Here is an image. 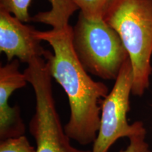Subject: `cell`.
<instances>
[{"label": "cell", "instance_id": "cell-1", "mask_svg": "<svg viewBox=\"0 0 152 152\" xmlns=\"http://www.w3.org/2000/svg\"><path fill=\"white\" fill-rule=\"evenodd\" d=\"M37 35L52 47L54 54L47 52L45 56L51 75L68 96L70 117L64 126L66 134L81 145L93 143L99 128L101 104L109 88L94 80L83 66L74 48L73 28L69 24L37 30Z\"/></svg>", "mask_w": 152, "mask_h": 152}, {"label": "cell", "instance_id": "cell-2", "mask_svg": "<svg viewBox=\"0 0 152 152\" xmlns=\"http://www.w3.org/2000/svg\"><path fill=\"white\" fill-rule=\"evenodd\" d=\"M103 18L118 34L128 53L132 94L142 96L152 74V0H111Z\"/></svg>", "mask_w": 152, "mask_h": 152}, {"label": "cell", "instance_id": "cell-3", "mask_svg": "<svg viewBox=\"0 0 152 152\" xmlns=\"http://www.w3.org/2000/svg\"><path fill=\"white\" fill-rule=\"evenodd\" d=\"M24 73L35 92V113L29 130L35 140L36 152H90L72 145L64 130L53 94L49 60L43 56L34 58Z\"/></svg>", "mask_w": 152, "mask_h": 152}, {"label": "cell", "instance_id": "cell-4", "mask_svg": "<svg viewBox=\"0 0 152 152\" xmlns=\"http://www.w3.org/2000/svg\"><path fill=\"white\" fill-rule=\"evenodd\" d=\"M73 40L77 56L86 71L106 80L116 79L129 58L118 34L104 18L92 21L80 14L73 28Z\"/></svg>", "mask_w": 152, "mask_h": 152}, {"label": "cell", "instance_id": "cell-5", "mask_svg": "<svg viewBox=\"0 0 152 152\" xmlns=\"http://www.w3.org/2000/svg\"><path fill=\"white\" fill-rule=\"evenodd\" d=\"M132 88V68L128 58L115 80L113 88L101 104L99 128L90 152H109L119 139H128L146 130L144 123L136 121L130 124V97Z\"/></svg>", "mask_w": 152, "mask_h": 152}, {"label": "cell", "instance_id": "cell-6", "mask_svg": "<svg viewBox=\"0 0 152 152\" xmlns=\"http://www.w3.org/2000/svg\"><path fill=\"white\" fill-rule=\"evenodd\" d=\"M12 15L0 9V52L6 54L8 62L17 58L28 64L34 58L46 56L37 30Z\"/></svg>", "mask_w": 152, "mask_h": 152}, {"label": "cell", "instance_id": "cell-7", "mask_svg": "<svg viewBox=\"0 0 152 152\" xmlns=\"http://www.w3.org/2000/svg\"><path fill=\"white\" fill-rule=\"evenodd\" d=\"M18 59L15 58L0 68V140L24 135L26 126L18 106L9 105L12 93L28 82L24 72L19 71Z\"/></svg>", "mask_w": 152, "mask_h": 152}, {"label": "cell", "instance_id": "cell-8", "mask_svg": "<svg viewBox=\"0 0 152 152\" xmlns=\"http://www.w3.org/2000/svg\"><path fill=\"white\" fill-rule=\"evenodd\" d=\"M0 9L23 23L33 20L52 28L68 23L78 9L72 0H0Z\"/></svg>", "mask_w": 152, "mask_h": 152}, {"label": "cell", "instance_id": "cell-9", "mask_svg": "<svg viewBox=\"0 0 152 152\" xmlns=\"http://www.w3.org/2000/svg\"><path fill=\"white\" fill-rule=\"evenodd\" d=\"M80 9L82 14L87 20L97 21L103 19L104 11L111 0H72Z\"/></svg>", "mask_w": 152, "mask_h": 152}, {"label": "cell", "instance_id": "cell-10", "mask_svg": "<svg viewBox=\"0 0 152 152\" xmlns=\"http://www.w3.org/2000/svg\"><path fill=\"white\" fill-rule=\"evenodd\" d=\"M0 152H36V149L24 134L1 140Z\"/></svg>", "mask_w": 152, "mask_h": 152}, {"label": "cell", "instance_id": "cell-11", "mask_svg": "<svg viewBox=\"0 0 152 152\" xmlns=\"http://www.w3.org/2000/svg\"><path fill=\"white\" fill-rule=\"evenodd\" d=\"M147 130L138 132L129 138L130 143L127 148L119 152H152L149 144L146 141Z\"/></svg>", "mask_w": 152, "mask_h": 152}]
</instances>
